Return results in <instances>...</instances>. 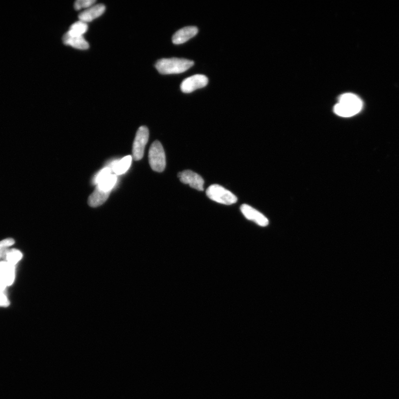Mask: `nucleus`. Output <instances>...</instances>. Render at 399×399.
Here are the masks:
<instances>
[{
  "label": "nucleus",
  "instance_id": "nucleus-1",
  "mask_svg": "<svg viewBox=\"0 0 399 399\" xmlns=\"http://www.w3.org/2000/svg\"><path fill=\"white\" fill-rule=\"evenodd\" d=\"M362 108L363 102L357 95L345 93L340 97L339 102L334 108V112L338 115L348 118L359 114Z\"/></svg>",
  "mask_w": 399,
  "mask_h": 399
},
{
  "label": "nucleus",
  "instance_id": "nucleus-2",
  "mask_svg": "<svg viewBox=\"0 0 399 399\" xmlns=\"http://www.w3.org/2000/svg\"><path fill=\"white\" fill-rule=\"evenodd\" d=\"M194 64L193 60L184 58H163L158 60L155 67L162 75H171L183 73Z\"/></svg>",
  "mask_w": 399,
  "mask_h": 399
},
{
  "label": "nucleus",
  "instance_id": "nucleus-3",
  "mask_svg": "<svg viewBox=\"0 0 399 399\" xmlns=\"http://www.w3.org/2000/svg\"><path fill=\"white\" fill-rule=\"evenodd\" d=\"M206 194L211 200L221 204L230 205L237 201V198L235 195L223 186L218 184L210 185L207 189Z\"/></svg>",
  "mask_w": 399,
  "mask_h": 399
},
{
  "label": "nucleus",
  "instance_id": "nucleus-4",
  "mask_svg": "<svg viewBox=\"0 0 399 399\" xmlns=\"http://www.w3.org/2000/svg\"><path fill=\"white\" fill-rule=\"evenodd\" d=\"M149 162L151 168L154 171L162 172L166 169V154L161 142L159 141L154 142L150 147Z\"/></svg>",
  "mask_w": 399,
  "mask_h": 399
},
{
  "label": "nucleus",
  "instance_id": "nucleus-5",
  "mask_svg": "<svg viewBox=\"0 0 399 399\" xmlns=\"http://www.w3.org/2000/svg\"><path fill=\"white\" fill-rule=\"evenodd\" d=\"M149 131L145 126L138 129L133 145V159L136 161L141 160L144 156L145 147L148 142Z\"/></svg>",
  "mask_w": 399,
  "mask_h": 399
},
{
  "label": "nucleus",
  "instance_id": "nucleus-6",
  "mask_svg": "<svg viewBox=\"0 0 399 399\" xmlns=\"http://www.w3.org/2000/svg\"><path fill=\"white\" fill-rule=\"evenodd\" d=\"M209 82L207 77L202 75H195L187 78L182 82L180 88L182 92L189 93L195 90L204 87Z\"/></svg>",
  "mask_w": 399,
  "mask_h": 399
},
{
  "label": "nucleus",
  "instance_id": "nucleus-7",
  "mask_svg": "<svg viewBox=\"0 0 399 399\" xmlns=\"http://www.w3.org/2000/svg\"><path fill=\"white\" fill-rule=\"evenodd\" d=\"M177 176L181 183L188 184L191 188L199 191L203 190L205 181L198 173L192 171L186 170L179 172Z\"/></svg>",
  "mask_w": 399,
  "mask_h": 399
},
{
  "label": "nucleus",
  "instance_id": "nucleus-8",
  "mask_svg": "<svg viewBox=\"0 0 399 399\" xmlns=\"http://www.w3.org/2000/svg\"><path fill=\"white\" fill-rule=\"evenodd\" d=\"M16 267L4 260L0 261V277L7 287H10L15 283Z\"/></svg>",
  "mask_w": 399,
  "mask_h": 399
},
{
  "label": "nucleus",
  "instance_id": "nucleus-9",
  "mask_svg": "<svg viewBox=\"0 0 399 399\" xmlns=\"http://www.w3.org/2000/svg\"><path fill=\"white\" fill-rule=\"evenodd\" d=\"M240 210L243 215L247 219L254 221L260 226H267L269 223L268 219L261 212L255 209L253 207L247 204H243L240 207Z\"/></svg>",
  "mask_w": 399,
  "mask_h": 399
},
{
  "label": "nucleus",
  "instance_id": "nucleus-10",
  "mask_svg": "<svg viewBox=\"0 0 399 399\" xmlns=\"http://www.w3.org/2000/svg\"><path fill=\"white\" fill-rule=\"evenodd\" d=\"M106 10V6L103 4H98L86 8L79 15L80 21L84 23H89L103 14Z\"/></svg>",
  "mask_w": 399,
  "mask_h": 399
},
{
  "label": "nucleus",
  "instance_id": "nucleus-11",
  "mask_svg": "<svg viewBox=\"0 0 399 399\" xmlns=\"http://www.w3.org/2000/svg\"><path fill=\"white\" fill-rule=\"evenodd\" d=\"M198 32L195 27H188L181 28L173 34L172 41L175 45L183 44L194 37Z\"/></svg>",
  "mask_w": 399,
  "mask_h": 399
},
{
  "label": "nucleus",
  "instance_id": "nucleus-12",
  "mask_svg": "<svg viewBox=\"0 0 399 399\" xmlns=\"http://www.w3.org/2000/svg\"><path fill=\"white\" fill-rule=\"evenodd\" d=\"M63 42L65 45L79 50H87L89 47L88 42L86 40L84 36L73 35L68 32L64 34Z\"/></svg>",
  "mask_w": 399,
  "mask_h": 399
},
{
  "label": "nucleus",
  "instance_id": "nucleus-13",
  "mask_svg": "<svg viewBox=\"0 0 399 399\" xmlns=\"http://www.w3.org/2000/svg\"><path fill=\"white\" fill-rule=\"evenodd\" d=\"M111 193V192H105L97 185L93 193L88 198V205L92 207L101 206L107 200Z\"/></svg>",
  "mask_w": 399,
  "mask_h": 399
},
{
  "label": "nucleus",
  "instance_id": "nucleus-14",
  "mask_svg": "<svg viewBox=\"0 0 399 399\" xmlns=\"http://www.w3.org/2000/svg\"><path fill=\"white\" fill-rule=\"evenodd\" d=\"M132 157L128 155L118 162L112 164V169L116 175L123 174L126 172L131 166Z\"/></svg>",
  "mask_w": 399,
  "mask_h": 399
},
{
  "label": "nucleus",
  "instance_id": "nucleus-15",
  "mask_svg": "<svg viewBox=\"0 0 399 399\" xmlns=\"http://www.w3.org/2000/svg\"><path fill=\"white\" fill-rule=\"evenodd\" d=\"M23 254L18 249L10 248L8 249L4 255L2 260L5 261L15 266H17L23 258Z\"/></svg>",
  "mask_w": 399,
  "mask_h": 399
},
{
  "label": "nucleus",
  "instance_id": "nucleus-16",
  "mask_svg": "<svg viewBox=\"0 0 399 399\" xmlns=\"http://www.w3.org/2000/svg\"><path fill=\"white\" fill-rule=\"evenodd\" d=\"M117 177L115 175L111 174L104 177L97 185L100 189L105 192H111L116 184Z\"/></svg>",
  "mask_w": 399,
  "mask_h": 399
},
{
  "label": "nucleus",
  "instance_id": "nucleus-17",
  "mask_svg": "<svg viewBox=\"0 0 399 399\" xmlns=\"http://www.w3.org/2000/svg\"><path fill=\"white\" fill-rule=\"evenodd\" d=\"M88 29V27L86 23L79 21L73 24L69 28L67 32L73 34V35L84 36V34L87 31Z\"/></svg>",
  "mask_w": 399,
  "mask_h": 399
},
{
  "label": "nucleus",
  "instance_id": "nucleus-18",
  "mask_svg": "<svg viewBox=\"0 0 399 399\" xmlns=\"http://www.w3.org/2000/svg\"><path fill=\"white\" fill-rule=\"evenodd\" d=\"M15 244V240L12 238H6L0 241V260L2 259L6 251L12 248Z\"/></svg>",
  "mask_w": 399,
  "mask_h": 399
},
{
  "label": "nucleus",
  "instance_id": "nucleus-19",
  "mask_svg": "<svg viewBox=\"0 0 399 399\" xmlns=\"http://www.w3.org/2000/svg\"><path fill=\"white\" fill-rule=\"evenodd\" d=\"M96 2L95 0H78L75 2V8L77 10L82 9V8H88L93 6Z\"/></svg>",
  "mask_w": 399,
  "mask_h": 399
},
{
  "label": "nucleus",
  "instance_id": "nucleus-20",
  "mask_svg": "<svg viewBox=\"0 0 399 399\" xmlns=\"http://www.w3.org/2000/svg\"><path fill=\"white\" fill-rule=\"evenodd\" d=\"M111 169L110 168H106L102 169V170L97 173V175L95 176L94 179V184L97 185L100 181L105 177L106 176L111 174Z\"/></svg>",
  "mask_w": 399,
  "mask_h": 399
},
{
  "label": "nucleus",
  "instance_id": "nucleus-21",
  "mask_svg": "<svg viewBox=\"0 0 399 399\" xmlns=\"http://www.w3.org/2000/svg\"><path fill=\"white\" fill-rule=\"evenodd\" d=\"M10 301L6 292H0V307H7L10 306Z\"/></svg>",
  "mask_w": 399,
  "mask_h": 399
}]
</instances>
